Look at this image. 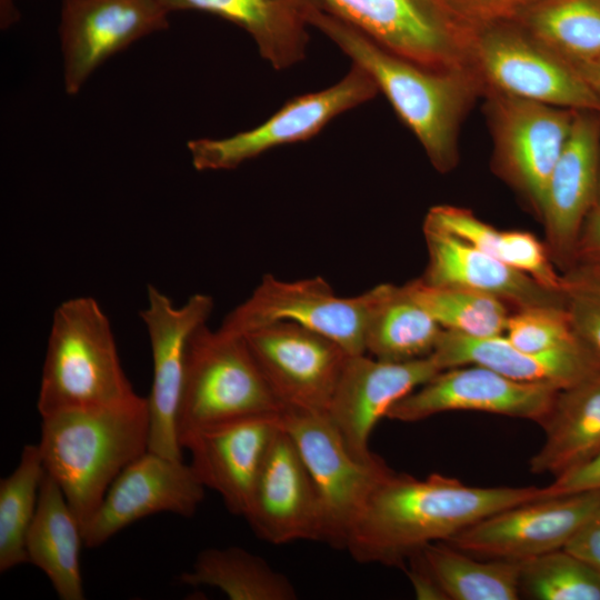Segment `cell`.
Returning <instances> with one entry per match:
<instances>
[{
  "mask_svg": "<svg viewBox=\"0 0 600 600\" xmlns=\"http://www.w3.org/2000/svg\"><path fill=\"white\" fill-rule=\"evenodd\" d=\"M282 411L244 337L207 323L194 331L187 349L179 442L199 429Z\"/></svg>",
  "mask_w": 600,
  "mask_h": 600,
  "instance_id": "cell-5",
  "label": "cell"
},
{
  "mask_svg": "<svg viewBox=\"0 0 600 600\" xmlns=\"http://www.w3.org/2000/svg\"><path fill=\"white\" fill-rule=\"evenodd\" d=\"M558 392L549 384L520 382L466 364L440 371L394 403L386 418L416 422L447 411H480L540 423Z\"/></svg>",
  "mask_w": 600,
  "mask_h": 600,
  "instance_id": "cell-17",
  "label": "cell"
},
{
  "mask_svg": "<svg viewBox=\"0 0 600 600\" xmlns=\"http://www.w3.org/2000/svg\"><path fill=\"white\" fill-rule=\"evenodd\" d=\"M519 590L534 600H600V570L563 548L521 561Z\"/></svg>",
  "mask_w": 600,
  "mask_h": 600,
  "instance_id": "cell-34",
  "label": "cell"
},
{
  "mask_svg": "<svg viewBox=\"0 0 600 600\" xmlns=\"http://www.w3.org/2000/svg\"><path fill=\"white\" fill-rule=\"evenodd\" d=\"M423 234L428 264L420 278L429 284L491 296L512 309L567 304L564 291L544 287L449 232L423 224Z\"/></svg>",
  "mask_w": 600,
  "mask_h": 600,
  "instance_id": "cell-22",
  "label": "cell"
},
{
  "mask_svg": "<svg viewBox=\"0 0 600 600\" xmlns=\"http://www.w3.org/2000/svg\"><path fill=\"white\" fill-rule=\"evenodd\" d=\"M171 13L196 10L210 13L247 31L261 57L274 69L292 67L304 58L309 23L306 0H160Z\"/></svg>",
  "mask_w": 600,
  "mask_h": 600,
  "instance_id": "cell-26",
  "label": "cell"
},
{
  "mask_svg": "<svg viewBox=\"0 0 600 600\" xmlns=\"http://www.w3.org/2000/svg\"><path fill=\"white\" fill-rule=\"evenodd\" d=\"M271 544L323 540V516L312 478L280 426L266 454L243 517Z\"/></svg>",
  "mask_w": 600,
  "mask_h": 600,
  "instance_id": "cell-20",
  "label": "cell"
},
{
  "mask_svg": "<svg viewBox=\"0 0 600 600\" xmlns=\"http://www.w3.org/2000/svg\"><path fill=\"white\" fill-rule=\"evenodd\" d=\"M242 337L283 411L327 413L349 356L341 346L284 321Z\"/></svg>",
  "mask_w": 600,
  "mask_h": 600,
  "instance_id": "cell-14",
  "label": "cell"
},
{
  "mask_svg": "<svg viewBox=\"0 0 600 600\" xmlns=\"http://www.w3.org/2000/svg\"><path fill=\"white\" fill-rule=\"evenodd\" d=\"M179 580L192 587L219 589L231 600H296L290 579L263 558L239 547L200 551Z\"/></svg>",
  "mask_w": 600,
  "mask_h": 600,
  "instance_id": "cell-30",
  "label": "cell"
},
{
  "mask_svg": "<svg viewBox=\"0 0 600 600\" xmlns=\"http://www.w3.org/2000/svg\"><path fill=\"white\" fill-rule=\"evenodd\" d=\"M147 306L139 312L148 332L152 357V383L147 397L149 447L156 453L182 459L178 414L182 396L188 343L194 331L208 322L213 299L192 294L183 304L156 286L148 284Z\"/></svg>",
  "mask_w": 600,
  "mask_h": 600,
  "instance_id": "cell-12",
  "label": "cell"
},
{
  "mask_svg": "<svg viewBox=\"0 0 600 600\" xmlns=\"http://www.w3.org/2000/svg\"><path fill=\"white\" fill-rule=\"evenodd\" d=\"M169 14L160 0H63L58 30L66 92L77 94L107 59L167 29Z\"/></svg>",
  "mask_w": 600,
  "mask_h": 600,
  "instance_id": "cell-15",
  "label": "cell"
},
{
  "mask_svg": "<svg viewBox=\"0 0 600 600\" xmlns=\"http://www.w3.org/2000/svg\"><path fill=\"white\" fill-rule=\"evenodd\" d=\"M546 439L531 458L530 471L558 478L600 453V370L559 390L540 421Z\"/></svg>",
  "mask_w": 600,
  "mask_h": 600,
  "instance_id": "cell-25",
  "label": "cell"
},
{
  "mask_svg": "<svg viewBox=\"0 0 600 600\" xmlns=\"http://www.w3.org/2000/svg\"><path fill=\"white\" fill-rule=\"evenodd\" d=\"M600 506V490L560 494L491 514L447 540L471 556L521 562L563 549Z\"/></svg>",
  "mask_w": 600,
  "mask_h": 600,
  "instance_id": "cell-13",
  "label": "cell"
},
{
  "mask_svg": "<svg viewBox=\"0 0 600 600\" xmlns=\"http://www.w3.org/2000/svg\"><path fill=\"white\" fill-rule=\"evenodd\" d=\"M562 276L574 334L600 361V263L578 262Z\"/></svg>",
  "mask_w": 600,
  "mask_h": 600,
  "instance_id": "cell-36",
  "label": "cell"
},
{
  "mask_svg": "<svg viewBox=\"0 0 600 600\" xmlns=\"http://www.w3.org/2000/svg\"><path fill=\"white\" fill-rule=\"evenodd\" d=\"M280 416L232 420L180 438L199 481L217 492L236 516L244 517L248 510L266 454L281 426Z\"/></svg>",
  "mask_w": 600,
  "mask_h": 600,
  "instance_id": "cell-21",
  "label": "cell"
},
{
  "mask_svg": "<svg viewBox=\"0 0 600 600\" xmlns=\"http://www.w3.org/2000/svg\"><path fill=\"white\" fill-rule=\"evenodd\" d=\"M571 64L600 100V57Z\"/></svg>",
  "mask_w": 600,
  "mask_h": 600,
  "instance_id": "cell-41",
  "label": "cell"
},
{
  "mask_svg": "<svg viewBox=\"0 0 600 600\" xmlns=\"http://www.w3.org/2000/svg\"><path fill=\"white\" fill-rule=\"evenodd\" d=\"M289 433L312 478L322 516V542L344 549L349 534L378 484L394 471L376 457L356 458L327 413L284 410Z\"/></svg>",
  "mask_w": 600,
  "mask_h": 600,
  "instance_id": "cell-7",
  "label": "cell"
},
{
  "mask_svg": "<svg viewBox=\"0 0 600 600\" xmlns=\"http://www.w3.org/2000/svg\"><path fill=\"white\" fill-rule=\"evenodd\" d=\"M564 549L600 570V506Z\"/></svg>",
  "mask_w": 600,
  "mask_h": 600,
  "instance_id": "cell-39",
  "label": "cell"
},
{
  "mask_svg": "<svg viewBox=\"0 0 600 600\" xmlns=\"http://www.w3.org/2000/svg\"><path fill=\"white\" fill-rule=\"evenodd\" d=\"M431 356L441 370L478 364L516 381L549 384L559 390L600 370V361L581 343L528 352L512 344L503 334L476 338L443 330Z\"/></svg>",
  "mask_w": 600,
  "mask_h": 600,
  "instance_id": "cell-23",
  "label": "cell"
},
{
  "mask_svg": "<svg viewBox=\"0 0 600 600\" xmlns=\"http://www.w3.org/2000/svg\"><path fill=\"white\" fill-rule=\"evenodd\" d=\"M136 394L98 301L81 296L61 302L48 336L37 400L40 416L116 404Z\"/></svg>",
  "mask_w": 600,
  "mask_h": 600,
  "instance_id": "cell-4",
  "label": "cell"
},
{
  "mask_svg": "<svg viewBox=\"0 0 600 600\" xmlns=\"http://www.w3.org/2000/svg\"><path fill=\"white\" fill-rule=\"evenodd\" d=\"M503 336L528 352H543L580 343L567 307L534 306L509 314Z\"/></svg>",
  "mask_w": 600,
  "mask_h": 600,
  "instance_id": "cell-35",
  "label": "cell"
},
{
  "mask_svg": "<svg viewBox=\"0 0 600 600\" xmlns=\"http://www.w3.org/2000/svg\"><path fill=\"white\" fill-rule=\"evenodd\" d=\"M441 368L432 356L409 361H384L368 353L349 354L327 414L350 452L368 461L376 424L399 400L424 384Z\"/></svg>",
  "mask_w": 600,
  "mask_h": 600,
  "instance_id": "cell-18",
  "label": "cell"
},
{
  "mask_svg": "<svg viewBox=\"0 0 600 600\" xmlns=\"http://www.w3.org/2000/svg\"><path fill=\"white\" fill-rule=\"evenodd\" d=\"M46 472L61 488L82 530L118 474L149 447L147 398L41 417Z\"/></svg>",
  "mask_w": 600,
  "mask_h": 600,
  "instance_id": "cell-3",
  "label": "cell"
},
{
  "mask_svg": "<svg viewBox=\"0 0 600 600\" xmlns=\"http://www.w3.org/2000/svg\"><path fill=\"white\" fill-rule=\"evenodd\" d=\"M539 0H443L462 22L476 27L498 21L516 20Z\"/></svg>",
  "mask_w": 600,
  "mask_h": 600,
  "instance_id": "cell-37",
  "label": "cell"
},
{
  "mask_svg": "<svg viewBox=\"0 0 600 600\" xmlns=\"http://www.w3.org/2000/svg\"><path fill=\"white\" fill-rule=\"evenodd\" d=\"M46 470L38 444H26L14 470L0 481V572L28 562L26 536Z\"/></svg>",
  "mask_w": 600,
  "mask_h": 600,
  "instance_id": "cell-32",
  "label": "cell"
},
{
  "mask_svg": "<svg viewBox=\"0 0 600 600\" xmlns=\"http://www.w3.org/2000/svg\"><path fill=\"white\" fill-rule=\"evenodd\" d=\"M600 263V207L588 214L579 237L577 263Z\"/></svg>",
  "mask_w": 600,
  "mask_h": 600,
  "instance_id": "cell-40",
  "label": "cell"
},
{
  "mask_svg": "<svg viewBox=\"0 0 600 600\" xmlns=\"http://www.w3.org/2000/svg\"><path fill=\"white\" fill-rule=\"evenodd\" d=\"M468 66L486 92L600 113V100L574 67L532 37L518 21L476 26Z\"/></svg>",
  "mask_w": 600,
  "mask_h": 600,
  "instance_id": "cell-6",
  "label": "cell"
},
{
  "mask_svg": "<svg viewBox=\"0 0 600 600\" xmlns=\"http://www.w3.org/2000/svg\"><path fill=\"white\" fill-rule=\"evenodd\" d=\"M482 97L493 143L491 167L540 218L549 177L577 110L498 92Z\"/></svg>",
  "mask_w": 600,
  "mask_h": 600,
  "instance_id": "cell-8",
  "label": "cell"
},
{
  "mask_svg": "<svg viewBox=\"0 0 600 600\" xmlns=\"http://www.w3.org/2000/svg\"><path fill=\"white\" fill-rule=\"evenodd\" d=\"M596 207H600V146H599V167H598V186H597V197H596Z\"/></svg>",
  "mask_w": 600,
  "mask_h": 600,
  "instance_id": "cell-43",
  "label": "cell"
},
{
  "mask_svg": "<svg viewBox=\"0 0 600 600\" xmlns=\"http://www.w3.org/2000/svg\"><path fill=\"white\" fill-rule=\"evenodd\" d=\"M368 73L352 63L336 84L286 102L261 124L230 137L200 138L187 144L198 171L231 170L273 148L306 141L339 114L364 103L378 93Z\"/></svg>",
  "mask_w": 600,
  "mask_h": 600,
  "instance_id": "cell-11",
  "label": "cell"
},
{
  "mask_svg": "<svg viewBox=\"0 0 600 600\" xmlns=\"http://www.w3.org/2000/svg\"><path fill=\"white\" fill-rule=\"evenodd\" d=\"M403 286L444 330L469 337L502 336L512 311L510 306L494 297L460 288L432 286L421 278Z\"/></svg>",
  "mask_w": 600,
  "mask_h": 600,
  "instance_id": "cell-33",
  "label": "cell"
},
{
  "mask_svg": "<svg viewBox=\"0 0 600 600\" xmlns=\"http://www.w3.org/2000/svg\"><path fill=\"white\" fill-rule=\"evenodd\" d=\"M549 487L556 496L600 490V453L586 464L554 478Z\"/></svg>",
  "mask_w": 600,
  "mask_h": 600,
  "instance_id": "cell-38",
  "label": "cell"
},
{
  "mask_svg": "<svg viewBox=\"0 0 600 600\" xmlns=\"http://www.w3.org/2000/svg\"><path fill=\"white\" fill-rule=\"evenodd\" d=\"M1 27L7 28L12 24L19 16L14 8V0H0Z\"/></svg>",
  "mask_w": 600,
  "mask_h": 600,
  "instance_id": "cell-42",
  "label": "cell"
},
{
  "mask_svg": "<svg viewBox=\"0 0 600 600\" xmlns=\"http://www.w3.org/2000/svg\"><path fill=\"white\" fill-rule=\"evenodd\" d=\"M310 27L319 29L376 83L441 173L458 163L462 121L483 87L471 69H431L399 57L306 0Z\"/></svg>",
  "mask_w": 600,
  "mask_h": 600,
  "instance_id": "cell-2",
  "label": "cell"
},
{
  "mask_svg": "<svg viewBox=\"0 0 600 600\" xmlns=\"http://www.w3.org/2000/svg\"><path fill=\"white\" fill-rule=\"evenodd\" d=\"M206 488L190 463L149 449L113 480L96 512L83 527L88 548L106 543L133 522L160 512L192 517Z\"/></svg>",
  "mask_w": 600,
  "mask_h": 600,
  "instance_id": "cell-16",
  "label": "cell"
},
{
  "mask_svg": "<svg viewBox=\"0 0 600 600\" xmlns=\"http://www.w3.org/2000/svg\"><path fill=\"white\" fill-rule=\"evenodd\" d=\"M364 324V349L384 361H409L429 357L443 328L407 291L381 283L370 290Z\"/></svg>",
  "mask_w": 600,
  "mask_h": 600,
  "instance_id": "cell-28",
  "label": "cell"
},
{
  "mask_svg": "<svg viewBox=\"0 0 600 600\" xmlns=\"http://www.w3.org/2000/svg\"><path fill=\"white\" fill-rule=\"evenodd\" d=\"M418 599L517 600L520 562L482 559L446 541L426 544L408 559Z\"/></svg>",
  "mask_w": 600,
  "mask_h": 600,
  "instance_id": "cell-24",
  "label": "cell"
},
{
  "mask_svg": "<svg viewBox=\"0 0 600 600\" xmlns=\"http://www.w3.org/2000/svg\"><path fill=\"white\" fill-rule=\"evenodd\" d=\"M423 224L464 240L549 289H564L563 277L556 271L546 243L531 232L499 230L480 220L471 210L449 204L431 208Z\"/></svg>",
  "mask_w": 600,
  "mask_h": 600,
  "instance_id": "cell-29",
  "label": "cell"
},
{
  "mask_svg": "<svg viewBox=\"0 0 600 600\" xmlns=\"http://www.w3.org/2000/svg\"><path fill=\"white\" fill-rule=\"evenodd\" d=\"M390 52L431 69H469L471 26L443 0H314Z\"/></svg>",
  "mask_w": 600,
  "mask_h": 600,
  "instance_id": "cell-9",
  "label": "cell"
},
{
  "mask_svg": "<svg viewBox=\"0 0 600 600\" xmlns=\"http://www.w3.org/2000/svg\"><path fill=\"white\" fill-rule=\"evenodd\" d=\"M82 543L81 522L59 484L44 472L37 510L26 536V552L28 562L44 572L61 600L84 599L80 569Z\"/></svg>",
  "mask_w": 600,
  "mask_h": 600,
  "instance_id": "cell-27",
  "label": "cell"
},
{
  "mask_svg": "<svg viewBox=\"0 0 600 600\" xmlns=\"http://www.w3.org/2000/svg\"><path fill=\"white\" fill-rule=\"evenodd\" d=\"M547 487H471L432 473H391L372 492L344 550L359 563L403 566L426 544L447 541L478 521L530 501L554 497Z\"/></svg>",
  "mask_w": 600,
  "mask_h": 600,
  "instance_id": "cell-1",
  "label": "cell"
},
{
  "mask_svg": "<svg viewBox=\"0 0 600 600\" xmlns=\"http://www.w3.org/2000/svg\"><path fill=\"white\" fill-rule=\"evenodd\" d=\"M369 304V290L354 297H339L320 277L286 281L268 273L228 313L219 329L244 336L273 322H292L333 340L349 354H360L366 353Z\"/></svg>",
  "mask_w": 600,
  "mask_h": 600,
  "instance_id": "cell-10",
  "label": "cell"
},
{
  "mask_svg": "<svg viewBox=\"0 0 600 600\" xmlns=\"http://www.w3.org/2000/svg\"><path fill=\"white\" fill-rule=\"evenodd\" d=\"M599 146L600 113L577 110L549 177L540 216L549 254L563 273L577 264L581 229L596 204Z\"/></svg>",
  "mask_w": 600,
  "mask_h": 600,
  "instance_id": "cell-19",
  "label": "cell"
},
{
  "mask_svg": "<svg viewBox=\"0 0 600 600\" xmlns=\"http://www.w3.org/2000/svg\"><path fill=\"white\" fill-rule=\"evenodd\" d=\"M516 21L569 63L600 57V0H539Z\"/></svg>",
  "mask_w": 600,
  "mask_h": 600,
  "instance_id": "cell-31",
  "label": "cell"
}]
</instances>
